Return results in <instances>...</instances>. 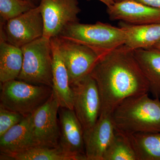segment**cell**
Instances as JSON below:
<instances>
[{"label":"cell","instance_id":"5bb4252c","mask_svg":"<svg viewBox=\"0 0 160 160\" xmlns=\"http://www.w3.org/2000/svg\"><path fill=\"white\" fill-rule=\"evenodd\" d=\"M38 146L35 140L32 114L25 116L20 123L0 136L1 154H17Z\"/></svg>","mask_w":160,"mask_h":160},{"label":"cell","instance_id":"d4e9b609","mask_svg":"<svg viewBox=\"0 0 160 160\" xmlns=\"http://www.w3.org/2000/svg\"><path fill=\"white\" fill-rule=\"evenodd\" d=\"M23 1L29 2L31 3L32 4L34 5V6H38L39 5L41 0H23Z\"/></svg>","mask_w":160,"mask_h":160},{"label":"cell","instance_id":"cb8c5ba5","mask_svg":"<svg viewBox=\"0 0 160 160\" xmlns=\"http://www.w3.org/2000/svg\"><path fill=\"white\" fill-rule=\"evenodd\" d=\"M144 5L160 9V0H133Z\"/></svg>","mask_w":160,"mask_h":160},{"label":"cell","instance_id":"d6986e66","mask_svg":"<svg viewBox=\"0 0 160 160\" xmlns=\"http://www.w3.org/2000/svg\"><path fill=\"white\" fill-rule=\"evenodd\" d=\"M128 136L138 160H160V132Z\"/></svg>","mask_w":160,"mask_h":160},{"label":"cell","instance_id":"7c38bea8","mask_svg":"<svg viewBox=\"0 0 160 160\" xmlns=\"http://www.w3.org/2000/svg\"><path fill=\"white\" fill-rule=\"evenodd\" d=\"M115 132L111 115H100L94 126L84 131L87 160H103L105 152L114 137Z\"/></svg>","mask_w":160,"mask_h":160},{"label":"cell","instance_id":"6da1fadb","mask_svg":"<svg viewBox=\"0 0 160 160\" xmlns=\"http://www.w3.org/2000/svg\"><path fill=\"white\" fill-rule=\"evenodd\" d=\"M90 74L100 93V115H111L125 99L149 92V83L133 50L124 45L101 56Z\"/></svg>","mask_w":160,"mask_h":160},{"label":"cell","instance_id":"9a60e30c","mask_svg":"<svg viewBox=\"0 0 160 160\" xmlns=\"http://www.w3.org/2000/svg\"><path fill=\"white\" fill-rule=\"evenodd\" d=\"M52 53V92L60 107L73 110V94L69 74L56 40L50 39Z\"/></svg>","mask_w":160,"mask_h":160},{"label":"cell","instance_id":"ffe728a7","mask_svg":"<svg viewBox=\"0 0 160 160\" xmlns=\"http://www.w3.org/2000/svg\"><path fill=\"white\" fill-rule=\"evenodd\" d=\"M15 160H87L86 157L71 154L60 147L36 146L25 151L9 156Z\"/></svg>","mask_w":160,"mask_h":160},{"label":"cell","instance_id":"ba28073f","mask_svg":"<svg viewBox=\"0 0 160 160\" xmlns=\"http://www.w3.org/2000/svg\"><path fill=\"white\" fill-rule=\"evenodd\" d=\"M54 38L68 71L70 85L90 74L100 56L85 45L60 37Z\"/></svg>","mask_w":160,"mask_h":160},{"label":"cell","instance_id":"7402d4cb","mask_svg":"<svg viewBox=\"0 0 160 160\" xmlns=\"http://www.w3.org/2000/svg\"><path fill=\"white\" fill-rule=\"evenodd\" d=\"M36 7L23 0H0L1 22L19 16Z\"/></svg>","mask_w":160,"mask_h":160},{"label":"cell","instance_id":"e0dca14e","mask_svg":"<svg viewBox=\"0 0 160 160\" xmlns=\"http://www.w3.org/2000/svg\"><path fill=\"white\" fill-rule=\"evenodd\" d=\"M136 59L149 83V92L160 98V50L151 47L133 50Z\"/></svg>","mask_w":160,"mask_h":160},{"label":"cell","instance_id":"44dd1931","mask_svg":"<svg viewBox=\"0 0 160 160\" xmlns=\"http://www.w3.org/2000/svg\"><path fill=\"white\" fill-rule=\"evenodd\" d=\"M103 160H138L129 137L117 131L104 154Z\"/></svg>","mask_w":160,"mask_h":160},{"label":"cell","instance_id":"9c48e42d","mask_svg":"<svg viewBox=\"0 0 160 160\" xmlns=\"http://www.w3.org/2000/svg\"><path fill=\"white\" fill-rule=\"evenodd\" d=\"M39 6L44 23L43 37L46 38L58 37L66 26L79 22L78 0H41Z\"/></svg>","mask_w":160,"mask_h":160},{"label":"cell","instance_id":"7a4b0ae2","mask_svg":"<svg viewBox=\"0 0 160 160\" xmlns=\"http://www.w3.org/2000/svg\"><path fill=\"white\" fill-rule=\"evenodd\" d=\"M117 131L130 135L138 132H160V101L148 93L129 97L111 114Z\"/></svg>","mask_w":160,"mask_h":160},{"label":"cell","instance_id":"30bf717a","mask_svg":"<svg viewBox=\"0 0 160 160\" xmlns=\"http://www.w3.org/2000/svg\"><path fill=\"white\" fill-rule=\"evenodd\" d=\"M60 107L52 92L46 102L32 113L33 134L38 146L59 147L60 131L58 114Z\"/></svg>","mask_w":160,"mask_h":160},{"label":"cell","instance_id":"4fadbf2b","mask_svg":"<svg viewBox=\"0 0 160 160\" xmlns=\"http://www.w3.org/2000/svg\"><path fill=\"white\" fill-rule=\"evenodd\" d=\"M58 114L60 131L59 147L66 152L86 158L84 129L74 110L60 107Z\"/></svg>","mask_w":160,"mask_h":160},{"label":"cell","instance_id":"4316f807","mask_svg":"<svg viewBox=\"0 0 160 160\" xmlns=\"http://www.w3.org/2000/svg\"><path fill=\"white\" fill-rule=\"evenodd\" d=\"M152 47L160 50V40L157 43H156Z\"/></svg>","mask_w":160,"mask_h":160},{"label":"cell","instance_id":"484cf974","mask_svg":"<svg viewBox=\"0 0 160 160\" xmlns=\"http://www.w3.org/2000/svg\"><path fill=\"white\" fill-rule=\"evenodd\" d=\"M98 1H100L101 2L103 3V4L106 5L107 7L114 4V2L112 0H98Z\"/></svg>","mask_w":160,"mask_h":160},{"label":"cell","instance_id":"ac0fdd59","mask_svg":"<svg viewBox=\"0 0 160 160\" xmlns=\"http://www.w3.org/2000/svg\"><path fill=\"white\" fill-rule=\"evenodd\" d=\"M23 62L22 48L0 40V82H6L17 79Z\"/></svg>","mask_w":160,"mask_h":160},{"label":"cell","instance_id":"3957f363","mask_svg":"<svg viewBox=\"0 0 160 160\" xmlns=\"http://www.w3.org/2000/svg\"><path fill=\"white\" fill-rule=\"evenodd\" d=\"M58 37L88 46L100 57L124 45L126 39L125 32L121 27L99 22L94 24L70 23Z\"/></svg>","mask_w":160,"mask_h":160},{"label":"cell","instance_id":"5b68a950","mask_svg":"<svg viewBox=\"0 0 160 160\" xmlns=\"http://www.w3.org/2000/svg\"><path fill=\"white\" fill-rule=\"evenodd\" d=\"M21 48L23 65L17 79L52 87V53L50 39L42 36Z\"/></svg>","mask_w":160,"mask_h":160},{"label":"cell","instance_id":"277c9868","mask_svg":"<svg viewBox=\"0 0 160 160\" xmlns=\"http://www.w3.org/2000/svg\"><path fill=\"white\" fill-rule=\"evenodd\" d=\"M52 92L49 86L11 80L1 84L0 106L26 116L46 102Z\"/></svg>","mask_w":160,"mask_h":160},{"label":"cell","instance_id":"603a6c76","mask_svg":"<svg viewBox=\"0 0 160 160\" xmlns=\"http://www.w3.org/2000/svg\"><path fill=\"white\" fill-rule=\"evenodd\" d=\"M25 117L21 113L0 106V136L20 123Z\"/></svg>","mask_w":160,"mask_h":160},{"label":"cell","instance_id":"52a82bcc","mask_svg":"<svg viewBox=\"0 0 160 160\" xmlns=\"http://www.w3.org/2000/svg\"><path fill=\"white\" fill-rule=\"evenodd\" d=\"M70 86L73 94V110L86 131L94 126L101 113V98L96 82L89 74Z\"/></svg>","mask_w":160,"mask_h":160},{"label":"cell","instance_id":"8992f818","mask_svg":"<svg viewBox=\"0 0 160 160\" xmlns=\"http://www.w3.org/2000/svg\"><path fill=\"white\" fill-rule=\"evenodd\" d=\"M44 23L39 6L17 17L1 22L0 40L19 48L42 37Z\"/></svg>","mask_w":160,"mask_h":160},{"label":"cell","instance_id":"2e32d148","mask_svg":"<svg viewBox=\"0 0 160 160\" xmlns=\"http://www.w3.org/2000/svg\"><path fill=\"white\" fill-rule=\"evenodd\" d=\"M119 25L126 33L124 45L131 50L151 48L160 40V23L134 25L120 22Z\"/></svg>","mask_w":160,"mask_h":160},{"label":"cell","instance_id":"83f0119b","mask_svg":"<svg viewBox=\"0 0 160 160\" xmlns=\"http://www.w3.org/2000/svg\"><path fill=\"white\" fill-rule=\"evenodd\" d=\"M112 1L115 3L120 2H122V1H125V0H112Z\"/></svg>","mask_w":160,"mask_h":160},{"label":"cell","instance_id":"8fae6325","mask_svg":"<svg viewBox=\"0 0 160 160\" xmlns=\"http://www.w3.org/2000/svg\"><path fill=\"white\" fill-rule=\"evenodd\" d=\"M107 12L112 21H120L131 25L160 23V9L133 0H125L107 6Z\"/></svg>","mask_w":160,"mask_h":160}]
</instances>
